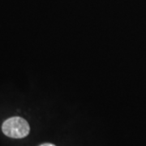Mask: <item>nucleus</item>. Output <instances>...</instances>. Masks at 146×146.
Wrapping results in <instances>:
<instances>
[{"label": "nucleus", "instance_id": "f257e3e1", "mask_svg": "<svg viewBox=\"0 0 146 146\" xmlns=\"http://www.w3.org/2000/svg\"><path fill=\"white\" fill-rule=\"evenodd\" d=\"M2 131L8 137L14 139H21L26 137L30 127L26 120L21 117H11L5 120L2 125Z\"/></svg>", "mask_w": 146, "mask_h": 146}, {"label": "nucleus", "instance_id": "f03ea898", "mask_svg": "<svg viewBox=\"0 0 146 146\" xmlns=\"http://www.w3.org/2000/svg\"><path fill=\"white\" fill-rule=\"evenodd\" d=\"M39 146H56L54 145H53V144H50V143H45V144H42L41 145Z\"/></svg>", "mask_w": 146, "mask_h": 146}]
</instances>
